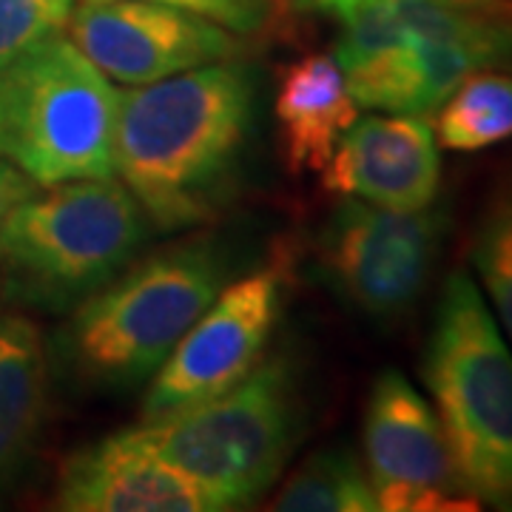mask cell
I'll list each match as a JSON object with an SVG mask.
<instances>
[{"label": "cell", "mask_w": 512, "mask_h": 512, "mask_svg": "<svg viewBox=\"0 0 512 512\" xmlns=\"http://www.w3.org/2000/svg\"><path fill=\"white\" fill-rule=\"evenodd\" d=\"M77 0H0V66L40 43L66 32Z\"/></svg>", "instance_id": "obj_18"}, {"label": "cell", "mask_w": 512, "mask_h": 512, "mask_svg": "<svg viewBox=\"0 0 512 512\" xmlns=\"http://www.w3.org/2000/svg\"><path fill=\"white\" fill-rule=\"evenodd\" d=\"M421 376L461 490L478 507L512 510V350L467 271L441 288Z\"/></svg>", "instance_id": "obj_2"}, {"label": "cell", "mask_w": 512, "mask_h": 512, "mask_svg": "<svg viewBox=\"0 0 512 512\" xmlns=\"http://www.w3.org/2000/svg\"><path fill=\"white\" fill-rule=\"evenodd\" d=\"M254 92L248 66L220 60L120 94L114 174L151 228H194L228 202L254 120Z\"/></svg>", "instance_id": "obj_1"}, {"label": "cell", "mask_w": 512, "mask_h": 512, "mask_svg": "<svg viewBox=\"0 0 512 512\" xmlns=\"http://www.w3.org/2000/svg\"><path fill=\"white\" fill-rule=\"evenodd\" d=\"M222 288L225 259L211 242L146 256L77 305L63 353L89 384L128 390L151 382Z\"/></svg>", "instance_id": "obj_3"}, {"label": "cell", "mask_w": 512, "mask_h": 512, "mask_svg": "<svg viewBox=\"0 0 512 512\" xmlns=\"http://www.w3.org/2000/svg\"><path fill=\"white\" fill-rule=\"evenodd\" d=\"M447 231L444 211L384 208L345 197L319 237V271L350 308L396 322L427 291Z\"/></svg>", "instance_id": "obj_7"}, {"label": "cell", "mask_w": 512, "mask_h": 512, "mask_svg": "<svg viewBox=\"0 0 512 512\" xmlns=\"http://www.w3.org/2000/svg\"><path fill=\"white\" fill-rule=\"evenodd\" d=\"M55 510L66 512H217L220 498L117 433L74 450L60 464Z\"/></svg>", "instance_id": "obj_12"}, {"label": "cell", "mask_w": 512, "mask_h": 512, "mask_svg": "<svg viewBox=\"0 0 512 512\" xmlns=\"http://www.w3.org/2000/svg\"><path fill=\"white\" fill-rule=\"evenodd\" d=\"M66 32L97 69L128 86H148L239 55L234 32L154 0H80Z\"/></svg>", "instance_id": "obj_10"}, {"label": "cell", "mask_w": 512, "mask_h": 512, "mask_svg": "<svg viewBox=\"0 0 512 512\" xmlns=\"http://www.w3.org/2000/svg\"><path fill=\"white\" fill-rule=\"evenodd\" d=\"M220 23L234 35H259L274 23L279 0H154Z\"/></svg>", "instance_id": "obj_19"}, {"label": "cell", "mask_w": 512, "mask_h": 512, "mask_svg": "<svg viewBox=\"0 0 512 512\" xmlns=\"http://www.w3.org/2000/svg\"><path fill=\"white\" fill-rule=\"evenodd\" d=\"M148 220L114 177L49 185L0 228V268L43 308H77L134 262Z\"/></svg>", "instance_id": "obj_6"}, {"label": "cell", "mask_w": 512, "mask_h": 512, "mask_svg": "<svg viewBox=\"0 0 512 512\" xmlns=\"http://www.w3.org/2000/svg\"><path fill=\"white\" fill-rule=\"evenodd\" d=\"M49 396V359L35 322L0 313V493L35 447Z\"/></svg>", "instance_id": "obj_14"}, {"label": "cell", "mask_w": 512, "mask_h": 512, "mask_svg": "<svg viewBox=\"0 0 512 512\" xmlns=\"http://www.w3.org/2000/svg\"><path fill=\"white\" fill-rule=\"evenodd\" d=\"M444 3H464V6H501L507 0H444Z\"/></svg>", "instance_id": "obj_21"}, {"label": "cell", "mask_w": 512, "mask_h": 512, "mask_svg": "<svg viewBox=\"0 0 512 512\" xmlns=\"http://www.w3.org/2000/svg\"><path fill=\"white\" fill-rule=\"evenodd\" d=\"M120 92L69 32L0 66V157L40 188L114 177Z\"/></svg>", "instance_id": "obj_4"}, {"label": "cell", "mask_w": 512, "mask_h": 512, "mask_svg": "<svg viewBox=\"0 0 512 512\" xmlns=\"http://www.w3.org/2000/svg\"><path fill=\"white\" fill-rule=\"evenodd\" d=\"M271 510L279 512H376L379 501L365 464L350 450L333 447L311 456L285 487Z\"/></svg>", "instance_id": "obj_16"}, {"label": "cell", "mask_w": 512, "mask_h": 512, "mask_svg": "<svg viewBox=\"0 0 512 512\" xmlns=\"http://www.w3.org/2000/svg\"><path fill=\"white\" fill-rule=\"evenodd\" d=\"M274 117L285 168L296 177L319 174L359 120V103L336 57L313 52L288 63L276 83Z\"/></svg>", "instance_id": "obj_13"}, {"label": "cell", "mask_w": 512, "mask_h": 512, "mask_svg": "<svg viewBox=\"0 0 512 512\" xmlns=\"http://www.w3.org/2000/svg\"><path fill=\"white\" fill-rule=\"evenodd\" d=\"M362 441L379 510H478L458 484L436 410L399 370H384L370 387Z\"/></svg>", "instance_id": "obj_9"}, {"label": "cell", "mask_w": 512, "mask_h": 512, "mask_svg": "<svg viewBox=\"0 0 512 512\" xmlns=\"http://www.w3.org/2000/svg\"><path fill=\"white\" fill-rule=\"evenodd\" d=\"M330 194L416 211L439 197L436 131L419 114H370L356 120L319 171Z\"/></svg>", "instance_id": "obj_11"}, {"label": "cell", "mask_w": 512, "mask_h": 512, "mask_svg": "<svg viewBox=\"0 0 512 512\" xmlns=\"http://www.w3.org/2000/svg\"><path fill=\"white\" fill-rule=\"evenodd\" d=\"M473 265L512 339V177L495 185L473 237Z\"/></svg>", "instance_id": "obj_17"}, {"label": "cell", "mask_w": 512, "mask_h": 512, "mask_svg": "<svg viewBox=\"0 0 512 512\" xmlns=\"http://www.w3.org/2000/svg\"><path fill=\"white\" fill-rule=\"evenodd\" d=\"M299 419L291 362L271 356L220 396L140 419L123 433L234 510L279 478L299 439Z\"/></svg>", "instance_id": "obj_5"}, {"label": "cell", "mask_w": 512, "mask_h": 512, "mask_svg": "<svg viewBox=\"0 0 512 512\" xmlns=\"http://www.w3.org/2000/svg\"><path fill=\"white\" fill-rule=\"evenodd\" d=\"M37 191H40V185L29 174H23L18 165H12L9 160L0 157V228H3V222L12 217V211Z\"/></svg>", "instance_id": "obj_20"}, {"label": "cell", "mask_w": 512, "mask_h": 512, "mask_svg": "<svg viewBox=\"0 0 512 512\" xmlns=\"http://www.w3.org/2000/svg\"><path fill=\"white\" fill-rule=\"evenodd\" d=\"M436 117V140L450 151H481L512 137V74H467Z\"/></svg>", "instance_id": "obj_15"}, {"label": "cell", "mask_w": 512, "mask_h": 512, "mask_svg": "<svg viewBox=\"0 0 512 512\" xmlns=\"http://www.w3.org/2000/svg\"><path fill=\"white\" fill-rule=\"evenodd\" d=\"M279 311L282 271L276 265L225 285L151 376L143 419L214 399L245 379L262 362Z\"/></svg>", "instance_id": "obj_8"}]
</instances>
